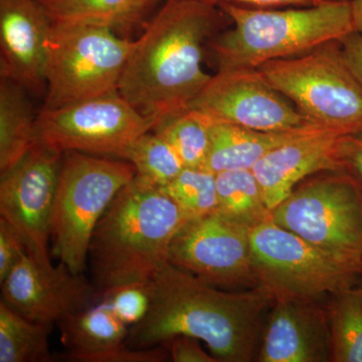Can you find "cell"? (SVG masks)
<instances>
[{"label": "cell", "instance_id": "6da1fadb", "mask_svg": "<svg viewBox=\"0 0 362 362\" xmlns=\"http://www.w3.org/2000/svg\"><path fill=\"white\" fill-rule=\"evenodd\" d=\"M146 315L130 327L126 343L135 349L163 344L178 335L206 343L221 362H249L258 356L267 315L275 302L263 286L221 289L168 265L150 281Z\"/></svg>", "mask_w": 362, "mask_h": 362}, {"label": "cell", "instance_id": "7a4b0ae2", "mask_svg": "<svg viewBox=\"0 0 362 362\" xmlns=\"http://www.w3.org/2000/svg\"><path fill=\"white\" fill-rule=\"evenodd\" d=\"M225 16L206 0H166L135 40L119 94L158 121L189 109L211 78L202 66L204 45Z\"/></svg>", "mask_w": 362, "mask_h": 362}, {"label": "cell", "instance_id": "3957f363", "mask_svg": "<svg viewBox=\"0 0 362 362\" xmlns=\"http://www.w3.org/2000/svg\"><path fill=\"white\" fill-rule=\"evenodd\" d=\"M187 221L160 187L136 175L114 197L90 238L88 263L97 296L149 283L169 263L171 244Z\"/></svg>", "mask_w": 362, "mask_h": 362}, {"label": "cell", "instance_id": "277c9868", "mask_svg": "<svg viewBox=\"0 0 362 362\" xmlns=\"http://www.w3.org/2000/svg\"><path fill=\"white\" fill-rule=\"evenodd\" d=\"M233 28L209 40L218 70L257 69L292 58L356 33L351 0H330L292 8L218 4Z\"/></svg>", "mask_w": 362, "mask_h": 362}, {"label": "cell", "instance_id": "5b68a950", "mask_svg": "<svg viewBox=\"0 0 362 362\" xmlns=\"http://www.w3.org/2000/svg\"><path fill=\"white\" fill-rule=\"evenodd\" d=\"M257 69L309 122L340 136L362 131V83L338 40Z\"/></svg>", "mask_w": 362, "mask_h": 362}, {"label": "cell", "instance_id": "8992f818", "mask_svg": "<svg viewBox=\"0 0 362 362\" xmlns=\"http://www.w3.org/2000/svg\"><path fill=\"white\" fill-rule=\"evenodd\" d=\"M135 176L134 166L123 159L64 152L52 209L51 240L54 256L74 273L85 271L98 221Z\"/></svg>", "mask_w": 362, "mask_h": 362}, {"label": "cell", "instance_id": "52a82bcc", "mask_svg": "<svg viewBox=\"0 0 362 362\" xmlns=\"http://www.w3.org/2000/svg\"><path fill=\"white\" fill-rule=\"evenodd\" d=\"M271 218L362 271V185L347 173L324 171L306 178Z\"/></svg>", "mask_w": 362, "mask_h": 362}, {"label": "cell", "instance_id": "ba28073f", "mask_svg": "<svg viewBox=\"0 0 362 362\" xmlns=\"http://www.w3.org/2000/svg\"><path fill=\"white\" fill-rule=\"evenodd\" d=\"M135 40L107 26L52 25L42 109H56L118 92Z\"/></svg>", "mask_w": 362, "mask_h": 362}, {"label": "cell", "instance_id": "9c48e42d", "mask_svg": "<svg viewBox=\"0 0 362 362\" xmlns=\"http://www.w3.org/2000/svg\"><path fill=\"white\" fill-rule=\"evenodd\" d=\"M251 247L258 284L275 300H325L354 287L362 274L272 218L252 228Z\"/></svg>", "mask_w": 362, "mask_h": 362}, {"label": "cell", "instance_id": "30bf717a", "mask_svg": "<svg viewBox=\"0 0 362 362\" xmlns=\"http://www.w3.org/2000/svg\"><path fill=\"white\" fill-rule=\"evenodd\" d=\"M158 120L143 115L119 92L56 109L37 116V141L61 152L78 151L118 159Z\"/></svg>", "mask_w": 362, "mask_h": 362}, {"label": "cell", "instance_id": "8fae6325", "mask_svg": "<svg viewBox=\"0 0 362 362\" xmlns=\"http://www.w3.org/2000/svg\"><path fill=\"white\" fill-rule=\"evenodd\" d=\"M169 263L221 289L259 286L252 268L251 228L218 211L183 225L171 244Z\"/></svg>", "mask_w": 362, "mask_h": 362}, {"label": "cell", "instance_id": "7c38bea8", "mask_svg": "<svg viewBox=\"0 0 362 362\" xmlns=\"http://www.w3.org/2000/svg\"><path fill=\"white\" fill-rule=\"evenodd\" d=\"M62 157L63 152L37 140L0 180V218L14 226L28 254L42 262H52L51 221Z\"/></svg>", "mask_w": 362, "mask_h": 362}, {"label": "cell", "instance_id": "4fadbf2b", "mask_svg": "<svg viewBox=\"0 0 362 362\" xmlns=\"http://www.w3.org/2000/svg\"><path fill=\"white\" fill-rule=\"evenodd\" d=\"M189 109L213 119L262 131L296 129L312 124L258 69L218 70Z\"/></svg>", "mask_w": 362, "mask_h": 362}, {"label": "cell", "instance_id": "5bb4252c", "mask_svg": "<svg viewBox=\"0 0 362 362\" xmlns=\"http://www.w3.org/2000/svg\"><path fill=\"white\" fill-rule=\"evenodd\" d=\"M97 298L83 274L74 273L62 262L54 266L40 261L28 252L1 282V301L35 322L59 324Z\"/></svg>", "mask_w": 362, "mask_h": 362}, {"label": "cell", "instance_id": "9a60e30c", "mask_svg": "<svg viewBox=\"0 0 362 362\" xmlns=\"http://www.w3.org/2000/svg\"><path fill=\"white\" fill-rule=\"evenodd\" d=\"M52 23L39 0H0V75L30 92L45 90Z\"/></svg>", "mask_w": 362, "mask_h": 362}, {"label": "cell", "instance_id": "2e32d148", "mask_svg": "<svg viewBox=\"0 0 362 362\" xmlns=\"http://www.w3.org/2000/svg\"><path fill=\"white\" fill-rule=\"evenodd\" d=\"M256 361H330L326 299L275 300L267 315Z\"/></svg>", "mask_w": 362, "mask_h": 362}, {"label": "cell", "instance_id": "e0dca14e", "mask_svg": "<svg viewBox=\"0 0 362 362\" xmlns=\"http://www.w3.org/2000/svg\"><path fill=\"white\" fill-rule=\"evenodd\" d=\"M340 137L327 130L313 131L272 150L252 168L271 211L306 178L324 171H340Z\"/></svg>", "mask_w": 362, "mask_h": 362}, {"label": "cell", "instance_id": "ac0fdd59", "mask_svg": "<svg viewBox=\"0 0 362 362\" xmlns=\"http://www.w3.org/2000/svg\"><path fill=\"white\" fill-rule=\"evenodd\" d=\"M209 120L211 149L206 169L214 175L223 171L252 169L272 150L300 136L323 129L309 124L296 129L262 131L240 127L211 118Z\"/></svg>", "mask_w": 362, "mask_h": 362}, {"label": "cell", "instance_id": "d6986e66", "mask_svg": "<svg viewBox=\"0 0 362 362\" xmlns=\"http://www.w3.org/2000/svg\"><path fill=\"white\" fill-rule=\"evenodd\" d=\"M66 352L59 358L87 362L126 344L130 327L103 302L76 312L58 324Z\"/></svg>", "mask_w": 362, "mask_h": 362}, {"label": "cell", "instance_id": "ffe728a7", "mask_svg": "<svg viewBox=\"0 0 362 362\" xmlns=\"http://www.w3.org/2000/svg\"><path fill=\"white\" fill-rule=\"evenodd\" d=\"M37 116L33 114L28 90L13 81L1 78L0 173L13 168L37 143Z\"/></svg>", "mask_w": 362, "mask_h": 362}, {"label": "cell", "instance_id": "44dd1931", "mask_svg": "<svg viewBox=\"0 0 362 362\" xmlns=\"http://www.w3.org/2000/svg\"><path fill=\"white\" fill-rule=\"evenodd\" d=\"M218 213L235 223L256 228L270 220L259 181L252 169L223 171L216 175Z\"/></svg>", "mask_w": 362, "mask_h": 362}, {"label": "cell", "instance_id": "7402d4cb", "mask_svg": "<svg viewBox=\"0 0 362 362\" xmlns=\"http://www.w3.org/2000/svg\"><path fill=\"white\" fill-rule=\"evenodd\" d=\"M52 324L35 322L0 302V362H52Z\"/></svg>", "mask_w": 362, "mask_h": 362}, {"label": "cell", "instance_id": "603a6c76", "mask_svg": "<svg viewBox=\"0 0 362 362\" xmlns=\"http://www.w3.org/2000/svg\"><path fill=\"white\" fill-rule=\"evenodd\" d=\"M330 361L362 362V300L354 287L326 299Z\"/></svg>", "mask_w": 362, "mask_h": 362}, {"label": "cell", "instance_id": "cb8c5ba5", "mask_svg": "<svg viewBox=\"0 0 362 362\" xmlns=\"http://www.w3.org/2000/svg\"><path fill=\"white\" fill-rule=\"evenodd\" d=\"M153 131L173 146L185 168L206 169L211 131L206 115L187 109L161 119Z\"/></svg>", "mask_w": 362, "mask_h": 362}, {"label": "cell", "instance_id": "d4e9b609", "mask_svg": "<svg viewBox=\"0 0 362 362\" xmlns=\"http://www.w3.org/2000/svg\"><path fill=\"white\" fill-rule=\"evenodd\" d=\"M54 26L114 28L133 20L134 0H39Z\"/></svg>", "mask_w": 362, "mask_h": 362}, {"label": "cell", "instance_id": "484cf974", "mask_svg": "<svg viewBox=\"0 0 362 362\" xmlns=\"http://www.w3.org/2000/svg\"><path fill=\"white\" fill-rule=\"evenodd\" d=\"M118 159L130 162L138 177L158 187L168 185L185 168L173 146L153 130L136 138Z\"/></svg>", "mask_w": 362, "mask_h": 362}, {"label": "cell", "instance_id": "4316f807", "mask_svg": "<svg viewBox=\"0 0 362 362\" xmlns=\"http://www.w3.org/2000/svg\"><path fill=\"white\" fill-rule=\"evenodd\" d=\"M160 188L180 207L187 221L218 211L216 175L209 169L185 168L175 180Z\"/></svg>", "mask_w": 362, "mask_h": 362}, {"label": "cell", "instance_id": "83f0119b", "mask_svg": "<svg viewBox=\"0 0 362 362\" xmlns=\"http://www.w3.org/2000/svg\"><path fill=\"white\" fill-rule=\"evenodd\" d=\"M149 283L116 288L102 293L98 296V300L110 307L126 325L132 327L141 321L148 311Z\"/></svg>", "mask_w": 362, "mask_h": 362}, {"label": "cell", "instance_id": "f1b7e54d", "mask_svg": "<svg viewBox=\"0 0 362 362\" xmlns=\"http://www.w3.org/2000/svg\"><path fill=\"white\" fill-rule=\"evenodd\" d=\"M28 254L25 240L20 233L4 218H0V283Z\"/></svg>", "mask_w": 362, "mask_h": 362}, {"label": "cell", "instance_id": "f546056e", "mask_svg": "<svg viewBox=\"0 0 362 362\" xmlns=\"http://www.w3.org/2000/svg\"><path fill=\"white\" fill-rule=\"evenodd\" d=\"M338 161L340 171L347 173L362 185V131L340 137Z\"/></svg>", "mask_w": 362, "mask_h": 362}, {"label": "cell", "instance_id": "4dcf8cb0", "mask_svg": "<svg viewBox=\"0 0 362 362\" xmlns=\"http://www.w3.org/2000/svg\"><path fill=\"white\" fill-rule=\"evenodd\" d=\"M169 358L175 362H218L211 354H207L197 338L178 335L163 343Z\"/></svg>", "mask_w": 362, "mask_h": 362}, {"label": "cell", "instance_id": "1f68e13d", "mask_svg": "<svg viewBox=\"0 0 362 362\" xmlns=\"http://www.w3.org/2000/svg\"><path fill=\"white\" fill-rule=\"evenodd\" d=\"M214 4H233L255 8H275L282 6H309L330 0H206Z\"/></svg>", "mask_w": 362, "mask_h": 362}, {"label": "cell", "instance_id": "d6a6232c", "mask_svg": "<svg viewBox=\"0 0 362 362\" xmlns=\"http://www.w3.org/2000/svg\"><path fill=\"white\" fill-rule=\"evenodd\" d=\"M340 42L347 63L362 83V35L356 32Z\"/></svg>", "mask_w": 362, "mask_h": 362}, {"label": "cell", "instance_id": "836d02e7", "mask_svg": "<svg viewBox=\"0 0 362 362\" xmlns=\"http://www.w3.org/2000/svg\"><path fill=\"white\" fill-rule=\"evenodd\" d=\"M351 6L356 33L362 35V0H351Z\"/></svg>", "mask_w": 362, "mask_h": 362}, {"label": "cell", "instance_id": "e575fe53", "mask_svg": "<svg viewBox=\"0 0 362 362\" xmlns=\"http://www.w3.org/2000/svg\"><path fill=\"white\" fill-rule=\"evenodd\" d=\"M159 1V0H134V6H133V18L138 16L143 9L146 8L150 4L154 2Z\"/></svg>", "mask_w": 362, "mask_h": 362}, {"label": "cell", "instance_id": "d590c367", "mask_svg": "<svg viewBox=\"0 0 362 362\" xmlns=\"http://www.w3.org/2000/svg\"><path fill=\"white\" fill-rule=\"evenodd\" d=\"M354 289H356V292L358 293V295L361 296L362 300V274L361 277H359L358 281H357L356 286H354Z\"/></svg>", "mask_w": 362, "mask_h": 362}]
</instances>
